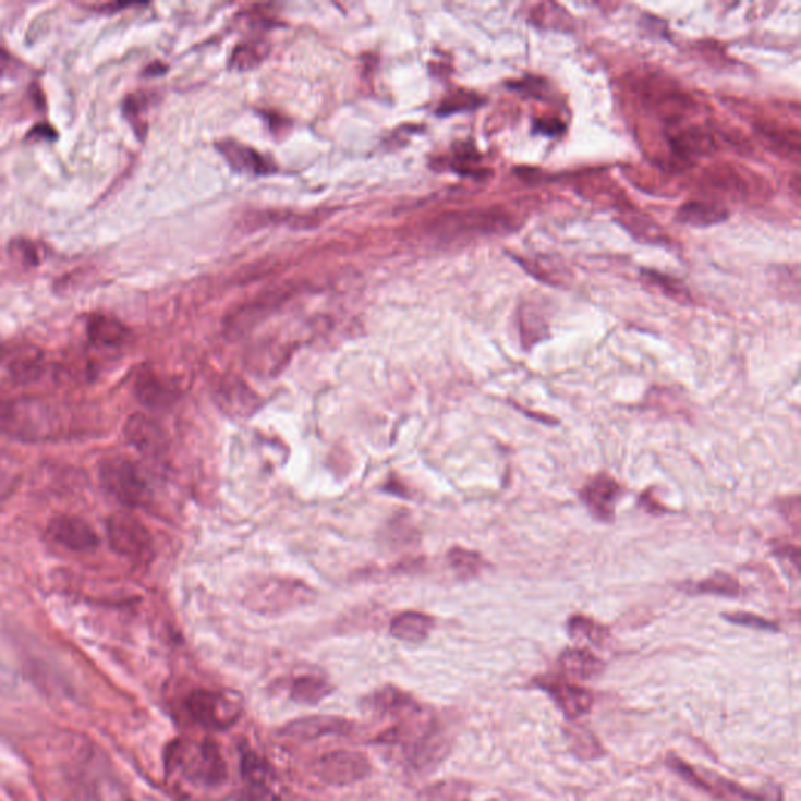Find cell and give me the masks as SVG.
<instances>
[{
  "label": "cell",
  "instance_id": "cell-1",
  "mask_svg": "<svg viewBox=\"0 0 801 801\" xmlns=\"http://www.w3.org/2000/svg\"><path fill=\"white\" fill-rule=\"evenodd\" d=\"M63 420L56 408L34 398L0 400V429L25 440H45L59 434Z\"/></svg>",
  "mask_w": 801,
  "mask_h": 801
},
{
  "label": "cell",
  "instance_id": "cell-2",
  "mask_svg": "<svg viewBox=\"0 0 801 801\" xmlns=\"http://www.w3.org/2000/svg\"><path fill=\"white\" fill-rule=\"evenodd\" d=\"M99 476L104 488L125 508L145 506L150 497L145 476L128 459H106L100 463Z\"/></svg>",
  "mask_w": 801,
  "mask_h": 801
},
{
  "label": "cell",
  "instance_id": "cell-3",
  "mask_svg": "<svg viewBox=\"0 0 801 801\" xmlns=\"http://www.w3.org/2000/svg\"><path fill=\"white\" fill-rule=\"evenodd\" d=\"M111 548L135 563H147L154 556V542L145 524L131 513H114L107 522Z\"/></svg>",
  "mask_w": 801,
  "mask_h": 801
},
{
  "label": "cell",
  "instance_id": "cell-4",
  "mask_svg": "<svg viewBox=\"0 0 801 801\" xmlns=\"http://www.w3.org/2000/svg\"><path fill=\"white\" fill-rule=\"evenodd\" d=\"M168 764L172 767H183L189 777L207 786H219L228 779L224 760L217 743L211 741L201 743L195 753H189L183 745H175L171 750Z\"/></svg>",
  "mask_w": 801,
  "mask_h": 801
},
{
  "label": "cell",
  "instance_id": "cell-5",
  "mask_svg": "<svg viewBox=\"0 0 801 801\" xmlns=\"http://www.w3.org/2000/svg\"><path fill=\"white\" fill-rule=\"evenodd\" d=\"M513 229V219L505 211L476 210L462 214L444 215L433 222V232L441 236L486 235V233H502Z\"/></svg>",
  "mask_w": 801,
  "mask_h": 801
},
{
  "label": "cell",
  "instance_id": "cell-6",
  "mask_svg": "<svg viewBox=\"0 0 801 801\" xmlns=\"http://www.w3.org/2000/svg\"><path fill=\"white\" fill-rule=\"evenodd\" d=\"M668 765L673 768L675 772L681 775L685 781L691 782L692 786L703 790V792L709 793L713 799L720 801H777V799H770V797L764 796V793L752 792L739 786L738 782L729 781L718 777L716 774L711 772L699 770L693 768L692 765L682 763L678 757H670Z\"/></svg>",
  "mask_w": 801,
  "mask_h": 801
},
{
  "label": "cell",
  "instance_id": "cell-7",
  "mask_svg": "<svg viewBox=\"0 0 801 801\" xmlns=\"http://www.w3.org/2000/svg\"><path fill=\"white\" fill-rule=\"evenodd\" d=\"M190 716L201 727L208 729H228L236 724L242 709L228 696L211 691H195L186 699Z\"/></svg>",
  "mask_w": 801,
  "mask_h": 801
},
{
  "label": "cell",
  "instance_id": "cell-8",
  "mask_svg": "<svg viewBox=\"0 0 801 801\" xmlns=\"http://www.w3.org/2000/svg\"><path fill=\"white\" fill-rule=\"evenodd\" d=\"M372 765L364 754L332 752L325 754L318 763V774L330 786H350L368 777Z\"/></svg>",
  "mask_w": 801,
  "mask_h": 801
},
{
  "label": "cell",
  "instance_id": "cell-9",
  "mask_svg": "<svg viewBox=\"0 0 801 801\" xmlns=\"http://www.w3.org/2000/svg\"><path fill=\"white\" fill-rule=\"evenodd\" d=\"M48 533L52 541L71 551L88 553L99 547L98 534L81 517H57L49 523Z\"/></svg>",
  "mask_w": 801,
  "mask_h": 801
},
{
  "label": "cell",
  "instance_id": "cell-10",
  "mask_svg": "<svg viewBox=\"0 0 801 801\" xmlns=\"http://www.w3.org/2000/svg\"><path fill=\"white\" fill-rule=\"evenodd\" d=\"M621 488L614 477L602 473L581 490V499L592 515L599 522H612L616 517V502L620 498Z\"/></svg>",
  "mask_w": 801,
  "mask_h": 801
},
{
  "label": "cell",
  "instance_id": "cell-11",
  "mask_svg": "<svg viewBox=\"0 0 801 801\" xmlns=\"http://www.w3.org/2000/svg\"><path fill=\"white\" fill-rule=\"evenodd\" d=\"M538 685L553 696L567 717L583 716L594 706V693L580 688L567 678H548V680L538 681Z\"/></svg>",
  "mask_w": 801,
  "mask_h": 801
},
{
  "label": "cell",
  "instance_id": "cell-12",
  "mask_svg": "<svg viewBox=\"0 0 801 801\" xmlns=\"http://www.w3.org/2000/svg\"><path fill=\"white\" fill-rule=\"evenodd\" d=\"M352 728L351 721L343 717L315 716L298 718L282 728V735L296 741H314L323 736L347 735Z\"/></svg>",
  "mask_w": 801,
  "mask_h": 801
},
{
  "label": "cell",
  "instance_id": "cell-13",
  "mask_svg": "<svg viewBox=\"0 0 801 801\" xmlns=\"http://www.w3.org/2000/svg\"><path fill=\"white\" fill-rule=\"evenodd\" d=\"M215 397L219 408L232 416H250L258 409L257 395L236 377L222 380Z\"/></svg>",
  "mask_w": 801,
  "mask_h": 801
},
{
  "label": "cell",
  "instance_id": "cell-14",
  "mask_svg": "<svg viewBox=\"0 0 801 801\" xmlns=\"http://www.w3.org/2000/svg\"><path fill=\"white\" fill-rule=\"evenodd\" d=\"M125 437L136 450L149 456L160 454L167 447L161 427L145 415H134L129 418L125 425Z\"/></svg>",
  "mask_w": 801,
  "mask_h": 801
},
{
  "label": "cell",
  "instance_id": "cell-15",
  "mask_svg": "<svg viewBox=\"0 0 801 801\" xmlns=\"http://www.w3.org/2000/svg\"><path fill=\"white\" fill-rule=\"evenodd\" d=\"M675 153L682 158L709 156L716 150V142L713 136L696 125L678 128L668 135Z\"/></svg>",
  "mask_w": 801,
  "mask_h": 801
},
{
  "label": "cell",
  "instance_id": "cell-16",
  "mask_svg": "<svg viewBox=\"0 0 801 801\" xmlns=\"http://www.w3.org/2000/svg\"><path fill=\"white\" fill-rule=\"evenodd\" d=\"M559 666L562 668L567 680L588 681L594 680L602 673L605 664L583 648H569L559 657Z\"/></svg>",
  "mask_w": 801,
  "mask_h": 801
},
{
  "label": "cell",
  "instance_id": "cell-17",
  "mask_svg": "<svg viewBox=\"0 0 801 801\" xmlns=\"http://www.w3.org/2000/svg\"><path fill=\"white\" fill-rule=\"evenodd\" d=\"M727 218V208L714 201H689L677 214L678 221L692 228H711Z\"/></svg>",
  "mask_w": 801,
  "mask_h": 801
},
{
  "label": "cell",
  "instance_id": "cell-18",
  "mask_svg": "<svg viewBox=\"0 0 801 801\" xmlns=\"http://www.w3.org/2000/svg\"><path fill=\"white\" fill-rule=\"evenodd\" d=\"M219 150L228 158L229 163L236 171L251 172V174H268L272 171L267 158L255 153L251 147L240 145L235 142H224L219 145Z\"/></svg>",
  "mask_w": 801,
  "mask_h": 801
},
{
  "label": "cell",
  "instance_id": "cell-19",
  "mask_svg": "<svg viewBox=\"0 0 801 801\" xmlns=\"http://www.w3.org/2000/svg\"><path fill=\"white\" fill-rule=\"evenodd\" d=\"M135 391L143 404L154 409L167 408L175 398V391L153 373L136 377Z\"/></svg>",
  "mask_w": 801,
  "mask_h": 801
},
{
  "label": "cell",
  "instance_id": "cell-20",
  "mask_svg": "<svg viewBox=\"0 0 801 801\" xmlns=\"http://www.w3.org/2000/svg\"><path fill=\"white\" fill-rule=\"evenodd\" d=\"M433 628L434 620L425 614L405 612L393 620L390 631L400 641L418 644V642L425 641Z\"/></svg>",
  "mask_w": 801,
  "mask_h": 801
},
{
  "label": "cell",
  "instance_id": "cell-21",
  "mask_svg": "<svg viewBox=\"0 0 801 801\" xmlns=\"http://www.w3.org/2000/svg\"><path fill=\"white\" fill-rule=\"evenodd\" d=\"M128 336V329L111 316L96 315L89 319L88 337L93 343L100 344V347L117 348L125 343Z\"/></svg>",
  "mask_w": 801,
  "mask_h": 801
},
{
  "label": "cell",
  "instance_id": "cell-22",
  "mask_svg": "<svg viewBox=\"0 0 801 801\" xmlns=\"http://www.w3.org/2000/svg\"><path fill=\"white\" fill-rule=\"evenodd\" d=\"M447 750L444 736L438 735L436 729H430V731L423 732L422 738L416 739V742L413 743L412 764L422 768L440 763Z\"/></svg>",
  "mask_w": 801,
  "mask_h": 801
},
{
  "label": "cell",
  "instance_id": "cell-23",
  "mask_svg": "<svg viewBox=\"0 0 801 801\" xmlns=\"http://www.w3.org/2000/svg\"><path fill=\"white\" fill-rule=\"evenodd\" d=\"M642 279L646 286L657 290L664 294V296L671 298L678 303H691V293L688 292L684 286L678 279L670 278L667 275H660V272L653 271V269H644L642 271Z\"/></svg>",
  "mask_w": 801,
  "mask_h": 801
},
{
  "label": "cell",
  "instance_id": "cell-24",
  "mask_svg": "<svg viewBox=\"0 0 801 801\" xmlns=\"http://www.w3.org/2000/svg\"><path fill=\"white\" fill-rule=\"evenodd\" d=\"M332 688L321 678L303 677L293 682L292 699L298 703L316 704L330 695Z\"/></svg>",
  "mask_w": 801,
  "mask_h": 801
},
{
  "label": "cell",
  "instance_id": "cell-25",
  "mask_svg": "<svg viewBox=\"0 0 801 801\" xmlns=\"http://www.w3.org/2000/svg\"><path fill=\"white\" fill-rule=\"evenodd\" d=\"M569 632L573 639H585L591 644L603 645L609 635L603 624L596 623L595 620L587 619L583 616L571 617L569 621Z\"/></svg>",
  "mask_w": 801,
  "mask_h": 801
},
{
  "label": "cell",
  "instance_id": "cell-26",
  "mask_svg": "<svg viewBox=\"0 0 801 801\" xmlns=\"http://www.w3.org/2000/svg\"><path fill=\"white\" fill-rule=\"evenodd\" d=\"M242 774L250 785L268 786L269 779L272 778V768L264 757L246 752L243 753Z\"/></svg>",
  "mask_w": 801,
  "mask_h": 801
},
{
  "label": "cell",
  "instance_id": "cell-27",
  "mask_svg": "<svg viewBox=\"0 0 801 801\" xmlns=\"http://www.w3.org/2000/svg\"><path fill=\"white\" fill-rule=\"evenodd\" d=\"M452 569L461 578H473L483 569L484 562L477 553L465 548H452L448 555Z\"/></svg>",
  "mask_w": 801,
  "mask_h": 801
},
{
  "label": "cell",
  "instance_id": "cell-28",
  "mask_svg": "<svg viewBox=\"0 0 801 801\" xmlns=\"http://www.w3.org/2000/svg\"><path fill=\"white\" fill-rule=\"evenodd\" d=\"M706 183L714 192L727 193V195H741L747 189L742 179L735 171L729 170V168L714 170L707 175Z\"/></svg>",
  "mask_w": 801,
  "mask_h": 801
},
{
  "label": "cell",
  "instance_id": "cell-29",
  "mask_svg": "<svg viewBox=\"0 0 801 801\" xmlns=\"http://www.w3.org/2000/svg\"><path fill=\"white\" fill-rule=\"evenodd\" d=\"M696 591L702 592V594L739 596L741 594V585H739L735 578L718 571V573L713 574V577L700 583Z\"/></svg>",
  "mask_w": 801,
  "mask_h": 801
},
{
  "label": "cell",
  "instance_id": "cell-30",
  "mask_svg": "<svg viewBox=\"0 0 801 801\" xmlns=\"http://www.w3.org/2000/svg\"><path fill=\"white\" fill-rule=\"evenodd\" d=\"M469 788L462 781H444L429 788L425 793V801H466Z\"/></svg>",
  "mask_w": 801,
  "mask_h": 801
},
{
  "label": "cell",
  "instance_id": "cell-31",
  "mask_svg": "<svg viewBox=\"0 0 801 801\" xmlns=\"http://www.w3.org/2000/svg\"><path fill=\"white\" fill-rule=\"evenodd\" d=\"M481 102H483V99H481L480 96L474 95V93L456 92L452 93L451 96H448V98L444 99L440 109H438V113L451 114L456 113V111L473 110L476 109L477 106H481Z\"/></svg>",
  "mask_w": 801,
  "mask_h": 801
},
{
  "label": "cell",
  "instance_id": "cell-32",
  "mask_svg": "<svg viewBox=\"0 0 801 801\" xmlns=\"http://www.w3.org/2000/svg\"><path fill=\"white\" fill-rule=\"evenodd\" d=\"M725 619L731 621V623L743 624V627L756 628V630H777V624L772 623L761 617L753 616V614L738 612L728 614Z\"/></svg>",
  "mask_w": 801,
  "mask_h": 801
},
{
  "label": "cell",
  "instance_id": "cell-33",
  "mask_svg": "<svg viewBox=\"0 0 801 801\" xmlns=\"http://www.w3.org/2000/svg\"><path fill=\"white\" fill-rule=\"evenodd\" d=\"M239 801H280L267 786L250 785L240 793Z\"/></svg>",
  "mask_w": 801,
  "mask_h": 801
},
{
  "label": "cell",
  "instance_id": "cell-34",
  "mask_svg": "<svg viewBox=\"0 0 801 801\" xmlns=\"http://www.w3.org/2000/svg\"><path fill=\"white\" fill-rule=\"evenodd\" d=\"M537 129L542 134L558 135L562 132V122L558 120L538 121Z\"/></svg>",
  "mask_w": 801,
  "mask_h": 801
},
{
  "label": "cell",
  "instance_id": "cell-35",
  "mask_svg": "<svg viewBox=\"0 0 801 801\" xmlns=\"http://www.w3.org/2000/svg\"><path fill=\"white\" fill-rule=\"evenodd\" d=\"M10 61H12V57H10L9 53L5 52V50L0 49V73H3V71L7 70Z\"/></svg>",
  "mask_w": 801,
  "mask_h": 801
}]
</instances>
